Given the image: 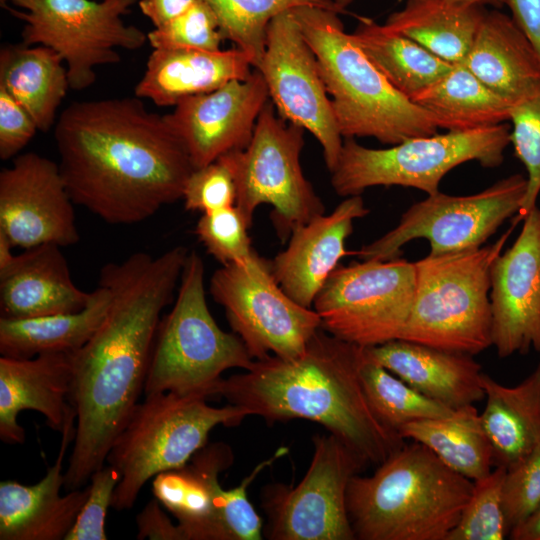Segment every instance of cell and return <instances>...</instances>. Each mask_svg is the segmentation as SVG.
<instances>
[{"label":"cell","instance_id":"cell-1","mask_svg":"<svg viewBox=\"0 0 540 540\" xmlns=\"http://www.w3.org/2000/svg\"><path fill=\"white\" fill-rule=\"evenodd\" d=\"M183 267L182 254L170 249L156 257L136 252L101 269L99 284L108 288L111 301L100 327L74 352L70 403L76 424L66 491L84 487L105 464L140 402L160 316Z\"/></svg>","mask_w":540,"mask_h":540},{"label":"cell","instance_id":"cell-2","mask_svg":"<svg viewBox=\"0 0 540 540\" xmlns=\"http://www.w3.org/2000/svg\"><path fill=\"white\" fill-rule=\"evenodd\" d=\"M54 138L74 204L109 224L142 222L181 199L195 169L164 115L139 97L73 102Z\"/></svg>","mask_w":540,"mask_h":540},{"label":"cell","instance_id":"cell-3","mask_svg":"<svg viewBox=\"0 0 540 540\" xmlns=\"http://www.w3.org/2000/svg\"><path fill=\"white\" fill-rule=\"evenodd\" d=\"M361 353V346L320 328L299 356L254 360L245 372L223 378L215 396L267 422H316L377 467L405 441L372 411L359 375Z\"/></svg>","mask_w":540,"mask_h":540},{"label":"cell","instance_id":"cell-4","mask_svg":"<svg viewBox=\"0 0 540 540\" xmlns=\"http://www.w3.org/2000/svg\"><path fill=\"white\" fill-rule=\"evenodd\" d=\"M473 481L421 443H404L371 476L352 477L347 511L358 540H446Z\"/></svg>","mask_w":540,"mask_h":540},{"label":"cell","instance_id":"cell-5","mask_svg":"<svg viewBox=\"0 0 540 540\" xmlns=\"http://www.w3.org/2000/svg\"><path fill=\"white\" fill-rule=\"evenodd\" d=\"M292 12L317 58L343 138L394 145L437 133L432 114L390 84L346 33L339 13L316 7Z\"/></svg>","mask_w":540,"mask_h":540},{"label":"cell","instance_id":"cell-6","mask_svg":"<svg viewBox=\"0 0 540 540\" xmlns=\"http://www.w3.org/2000/svg\"><path fill=\"white\" fill-rule=\"evenodd\" d=\"M520 220L490 245L414 262L413 303L400 339L472 356L492 346L490 269Z\"/></svg>","mask_w":540,"mask_h":540},{"label":"cell","instance_id":"cell-7","mask_svg":"<svg viewBox=\"0 0 540 540\" xmlns=\"http://www.w3.org/2000/svg\"><path fill=\"white\" fill-rule=\"evenodd\" d=\"M204 277L202 258L189 252L173 308L157 329L145 396L174 392L209 399L226 370H247L254 362L241 338L223 331L211 315Z\"/></svg>","mask_w":540,"mask_h":540},{"label":"cell","instance_id":"cell-8","mask_svg":"<svg viewBox=\"0 0 540 540\" xmlns=\"http://www.w3.org/2000/svg\"><path fill=\"white\" fill-rule=\"evenodd\" d=\"M200 395L162 392L145 396L132 411L107 455L121 474L111 507L134 506L145 483L184 466L218 425L235 426L250 413L236 405L214 407Z\"/></svg>","mask_w":540,"mask_h":540},{"label":"cell","instance_id":"cell-9","mask_svg":"<svg viewBox=\"0 0 540 540\" xmlns=\"http://www.w3.org/2000/svg\"><path fill=\"white\" fill-rule=\"evenodd\" d=\"M509 144L510 126L504 123L413 137L382 149L345 138L330 171L331 185L342 197L361 195L374 186L409 187L432 195L439 192L443 177L463 163L500 166Z\"/></svg>","mask_w":540,"mask_h":540},{"label":"cell","instance_id":"cell-10","mask_svg":"<svg viewBox=\"0 0 540 540\" xmlns=\"http://www.w3.org/2000/svg\"><path fill=\"white\" fill-rule=\"evenodd\" d=\"M304 129L284 120L269 100L248 146L222 156L235 179L236 203L249 227L261 204L273 207L270 218L279 239L325 213V206L305 177L300 156Z\"/></svg>","mask_w":540,"mask_h":540},{"label":"cell","instance_id":"cell-11","mask_svg":"<svg viewBox=\"0 0 540 540\" xmlns=\"http://www.w3.org/2000/svg\"><path fill=\"white\" fill-rule=\"evenodd\" d=\"M135 0H14L8 10L24 22L23 43L43 45L63 59L70 89L83 90L95 69L120 61L118 49L136 50L147 34L123 16Z\"/></svg>","mask_w":540,"mask_h":540},{"label":"cell","instance_id":"cell-12","mask_svg":"<svg viewBox=\"0 0 540 540\" xmlns=\"http://www.w3.org/2000/svg\"><path fill=\"white\" fill-rule=\"evenodd\" d=\"M415 266L401 258L339 265L313 309L327 333L361 347L400 339L414 297Z\"/></svg>","mask_w":540,"mask_h":540},{"label":"cell","instance_id":"cell-13","mask_svg":"<svg viewBox=\"0 0 540 540\" xmlns=\"http://www.w3.org/2000/svg\"><path fill=\"white\" fill-rule=\"evenodd\" d=\"M526 187V177L517 173L471 195L440 191L427 195L411 205L393 229L353 255L361 260L395 259L401 248L415 239H426L431 255L481 247L507 219L520 212Z\"/></svg>","mask_w":540,"mask_h":540},{"label":"cell","instance_id":"cell-14","mask_svg":"<svg viewBox=\"0 0 540 540\" xmlns=\"http://www.w3.org/2000/svg\"><path fill=\"white\" fill-rule=\"evenodd\" d=\"M209 291L254 360L295 358L321 328L318 313L294 301L276 281L271 262L258 254L247 264L222 265Z\"/></svg>","mask_w":540,"mask_h":540},{"label":"cell","instance_id":"cell-15","mask_svg":"<svg viewBox=\"0 0 540 540\" xmlns=\"http://www.w3.org/2000/svg\"><path fill=\"white\" fill-rule=\"evenodd\" d=\"M310 466L298 485L270 486L263 506L267 537L273 540H355L347 511V489L368 465L332 434L316 435Z\"/></svg>","mask_w":540,"mask_h":540},{"label":"cell","instance_id":"cell-16","mask_svg":"<svg viewBox=\"0 0 540 540\" xmlns=\"http://www.w3.org/2000/svg\"><path fill=\"white\" fill-rule=\"evenodd\" d=\"M255 69L263 76L279 116L316 138L326 167L332 171L343 137L317 58L292 11L279 14L269 23L265 51Z\"/></svg>","mask_w":540,"mask_h":540},{"label":"cell","instance_id":"cell-17","mask_svg":"<svg viewBox=\"0 0 540 540\" xmlns=\"http://www.w3.org/2000/svg\"><path fill=\"white\" fill-rule=\"evenodd\" d=\"M73 204L58 163L47 157L24 153L0 172V233L14 247L77 243Z\"/></svg>","mask_w":540,"mask_h":540},{"label":"cell","instance_id":"cell-18","mask_svg":"<svg viewBox=\"0 0 540 540\" xmlns=\"http://www.w3.org/2000/svg\"><path fill=\"white\" fill-rule=\"evenodd\" d=\"M269 100L263 76L253 69L246 79L181 100L164 118L196 169L245 149Z\"/></svg>","mask_w":540,"mask_h":540},{"label":"cell","instance_id":"cell-19","mask_svg":"<svg viewBox=\"0 0 540 540\" xmlns=\"http://www.w3.org/2000/svg\"><path fill=\"white\" fill-rule=\"evenodd\" d=\"M492 345L501 358L540 353V208L523 218L522 229L490 269Z\"/></svg>","mask_w":540,"mask_h":540},{"label":"cell","instance_id":"cell-20","mask_svg":"<svg viewBox=\"0 0 540 540\" xmlns=\"http://www.w3.org/2000/svg\"><path fill=\"white\" fill-rule=\"evenodd\" d=\"M369 213L361 195L346 197L329 214L323 213L297 227L287 247L271 262L282 289L298 304L311 308L342 258L353 255L345 243L353 223Z\"/></svg>","mask_w":540,"mask_h":540},{"label":"cell","instance_id":"cell-21","mask_svg":"<svg viewBox=\"0 0 540 540\" xmlns=\"http://www.w3.org/2000/svg\"><path fill=\"white\" fill-rule=\"evenodd\" d=\"M74 352H45L32 358H0V438L8 444L25 441L17 417L34 410L47 425L62 432L76 415L70 403Z\"/></svg>","mask_w":540,"mask_h":540},{"label":"cell","instance_id":"cell-22","mask_svg":"<svg viewBox=\"0 0 540 540\" xmlns=\"http://www.w3.org/2000/svg\"><path fill=\"white\" fill-rule=\"evenodd\" d=\"M76 415L61 432L57 458L45 476L33 485L17 481L0 482V540H65L89 493V486L64 487L65 454L75 437Z\"/></svg>","mask_w":540,"mask_h":540},{"label":"cell","instance_id":"cell-23","mask_svg":"<svg viewBox=\"0 0 540 540\" xmlns=\"http://www.w3.org/2000/svg\"><path fill=\"white\" fill-rule=\"evenodd\" d=\"M233 459L226 443L206 444L184 466L154 477L153 494L176 518L184 540H227V493L219 475L232 465Z\"/></svg>","mask_w":540,"mask_h":540},{"label":"cell","instance_id":"cell-24","mask_svg":"<svg viewBox=\"0 0 540 540\" xmlns=\"http://www.w3.org/2000/svg\"><path fill=\"white\" fill-rule=\"evenodd\" d=\"M92 292L79 289L68 262L55 244H43L16 254L0 269L1 317L24 319L79 311Z\"/></svg>","mask_w":540,"mask_h":540},{"label":"cell","instance_id":"cell-25","mask_svg":"<svg viewBox=\"0 0 540 540\" xmlns=\"http://www.w3.org/2000/svg\"><path fill=\"white\" fill-rule=\"evenodd\" d=\"M366 350L376 362L414 389L451 409L485 398L481 365L472 355L403 339Z\"/></svg>","mask_w":540,"mask_h":540},{"label":"cell","instance_id":"cell-26","mask_svg":"<svg viewBox=\"0 0 540 540\" xmlns=\"http://www.w3.org/2000/svg\"><path fill=\"white\" fill-rule=\"evenodd\" d=\"M481 82L513 105L540 91V55L511 16L486 11L463 60Z\"/></svg>","mask_w":540,"mask_h":540},{"label":"cell","instance_id":"cell-27","mask_svg":"<svg viewBox=\"0 0 540 540\" xmlns=\"http://www.w3.org/2000/svg\"><path fill=\"white\" fill-rule=\"evenodd\" d=\"M253 65L240 49H153L135 95L158 106L212 92L233 80L248 78ZM254 69V68H253Z\"/></svg>","mask_w":540,"mask_h":540},{"label":"cell","instance_id":"cell-28","mask_svg":"<svg viewBox=\"0 0 540 540\" xmlns=\"http://www.w3.org/2000/svg\"><path fill=\"white\" fill-rule=\"evenodd\" d=\"M486 404L481 421L495 466L509 469L540 445V363L520 383L505 386L482 374Z\"/></svg>","mask_w":540,"mask_h":540},{"label":"cell","instance_id":"cell-29","mask_svg":"<svg viewBox=\"0 0 540 540\" xmlns=\"http://www.w3.org/2000/svg\"><path fill=\"white\" fill-rule=\"evenodd\" d=\"M0 87L46 132L70 88L66 65L53 49L43 45H9L0 51Z\"/></svg>","mask_w":540,"mask_h":540},{"label":"cell","instance_id":"cell-30","mask_svg":"<svg viewBox=\"0 0 540 540\" xmlns=\"http://www.w3.org/2000/svg\"><path fill=\"white\" fill-rule=\"evenodd\" d=\"M110 301L108 288L99 284L89 303L79 311L24 319L1 317V356L32 358L45 352L80 349L104 321Z\"/></svg>","mask_w":540,"mask_h":540},{"label":"cell","instance_id":"cell-31","mask_svg":"<svg viewBox=\"0 0 540 540\" xmlns=\"http://www.w3.org/2000/svg\"><path fill=\"white\" fill-rule=\"evenodd\" d=\"M485 12L456 0H407L384 26L455 65L465 59Z\"/></svg>","mask_w":540,"mask_h":540},{"label":"cell","instance_id":"cell-32","mask_svg":"<svg viewBox=\"0 0 540 540\" xmlns=\"http://www.w3.org/2000/svg\"><path fill=\"white\" fill-rule=\"evenodd\" d=\"M410 100L427 110L438 127L466 131L509 120L512 104L481 82L467 67L455 64Z\"/></svg>","mask_w":540,"mask_h":540},{"label":"cell","instance_id":"cell-33","mask_svg":"<svg viewBox=\"0 0 540 540\" xmlns=\"http://www.w3.org/2000/svg\"><path fill=\"white\" fill-rule=\"evenodd\" d=\"M399 435L423 444L445 465L472 481L486 476L495 466L491 442L474 404L454 409L445 417L408 423Z\"/></svg>","mask_w":540,"mask_h":540},{"label":"cell","instance_id":"cell-34","mask_svg":"<svg viewBox=\"0 0 540 540\" xmlns=\"http://www.w3.org/2000/svg\"><path fill=\"white\" fill-rule=\"evenodd\" d=\"M351 35L390 84L409 99L453 67L414 40L367 17H358Z\"/></svg>","mask_w":540,"mask_h":540},{"label":"cell","instance_id":"cell-35","mask_svg":"<svg viewBox=\"0 0 540 540\" xmlns=\"http://www.w3.org/2000/svg\"><path fill=\"white\" fill-rule=\"evenodd\" d=\"M359 375L375 416L397 434L408 423L445 417L454 410L425 396L387 370L368 354L366 347H362Z\"/></svg>","mask_w":540,"mask_h":540},{"label":"cell","instance_id":"cell-36","mask_svg":"<svg viewBox=\"0 0 540 540\" xmlns=\"http://www.w3.org/2000/svg\"><path fill=\"white\" fill-rule=\"evenodd\" d=\"M215 13L223 39H228L250 59L261 62L267 27L281 13L300 7H316L344 13L333 0H203Z\"/></svg>","mask_w":540,"mask_h":540},{"label":"cell","instance_id":"cell-37","mask_svg":"<svg viewBox=\"0 0 540 540\" xmlns=\"http://www.w3.org/2000/svg\"><path fill=\"white\" fill-rule=\"evenodd\" d=\"M506 471L504 466H495L473 481L471 496L446 540H503L509 536L502 498Z\"/></svg>","mask_w":540,"mask_h":540},{"label":"cell","instance_id":"cell-38","mask_svg":"<svg viewBox=\"0 0 540 540\" xmlns=\"http://www.w3.org/2000/svg\"><path fill=\"white\" fill-rule=\"evenodd\" d=\"M249 228L242 213L234 205L202 214L196 224L195 233L207 252L221 265H242L257 255L248 235Z\"/></svg>","mask_w":540,"mask_h":540},{"label":"cell","instance_id":"cell-39","mask_svg":"<svg viewBox=\"0 0 540 540\" xmlns=\"http://www.w3.org/2000/svg\"><path fill=\"white\" fill-rule=\"evenodd\" d=\"M509 120L510 143L527 172L526 193L518 213L523 219L537 206L540 194V91L513 105Z\"/></svg>","mask_w":540,"mask_h":540},{"label":"cell","instance_id":"cell-40","mask_svg":"<svg viewBox=\"0 0 540 540\" xmlns=\"http://www.w3.org/2000/svg\"><path fill=\"white\" fill-rule=\"evenodd\" d=\"M223 37L217 17L203 0H197L184 13L147 34L153 49H221Z\"/></svg>","mask_w":540,"mask_h":540},{"label":"cell","instance_id":"cell-41","mask_svg":"<svg viewBox=\"0 0 540 540\" xmlns=\"http://www.w3.org/2000/svg\"><path fill=\"white\" fill-rule=\"evenodd\" d=\"M182 199L186 210L202 214L234 206L236 185L227 161L220 157L194 169L186 181Z\"/></svg>","mask_w":540,"mask_h":540},{"label":"cell","instance_id":"cell-42","mask_svg":"<svg viewBox=\"0 0 540 540\" xmlns=\"http://www.w3.org/2000/svg\"><path fill=\"white\" fill-rule=\"evenodd\" d=\"M502 498L510 534L540 507V445L507 469Z\"/></svg>","mask_w":540,"mask_h":540},{"label":"cell","instance_id":"cell-43","mask_svg":"<svg viewBox=\"0 0 540 540\" xmlns=\"http://www.w3.org/2000/svg\"><path fill=\"white\" fill-rule=\"evenodd\" d=\"M120 479V472L108 463L91 475L88 496L65 540H106L108 538L105 532V520Z\"/></svg>","mask_w":540,"mask_h":540},{"label":"cell","instance_id":"cell-44","mask_svg":"<svg viewBox=\"0 0 540 540\" xmlns=\"http://www.w3.org/2000/svg\"><path fill=\"white\" fill-rule=\"evenodd\" d=\"M286 452L287 448H279L269 459L259 463L238 486L226 490L224 525L227 540L262 539V520L248 499L247 489L258 474Z\"/></svg>","mask_w":540,"mask_h":540},{"label":"cell","instance_id":"cell-45","mask_svg":"<svg viewBox=\"0 0 540 540\" xmlns=\"http://www.w3.org/2000/svg\"><path fill=\"white\" fill-rule=\"evenodd\" d=\"M37 130L27 111L0 87V158L8 160L15 157Z\"/></svg>","mask_w":540,"mask_h":540},{"label":"cell","instance_id":"cell-46","mask_svg":"<svg viewBox=\"0 0 540 540\" xmlns=\"http://www.w3.org/2000/svg\"><path fill=\"white\" fill-rule=\"evenodd\" d=\"M136 523L139 540H184L177 523L171 521L156 498L137 515Z\"/></svg>","mask_w":540,"mask_h":540},{"label":"cell","instance_id":"cell-47","mask_svg":"<svg viewBox=\"0 0 540 540\" xmlns=\"http://www.w3.org/2000/svg\"><path fill=\"white\" fill-rule=\"evenodd\" d=\"M505 5L540 55V0H505Z\"/></svg>","mask_w":540,"mask_h":540},{"label":"cell","instance_id":"cell-48","mask_svg":"<svg viewBox=\"0 0 540 540\" xmlns=\"http://www.w3.org/2000/svg\"><path fill=\"white\" fill-rule=\"evenodd\" d=\"M197 0H139L141 12L152 22L154 28L175 19Z\"/></svg>","mask_w":540,"mask_h":540},{"label":"cell","instance_id":"cell-49","mask_svg":"<svg viewBox=\"0 0 540 540\" xmlns=\"http://www.w3.org/2000/svg\"><path fill=\"white\" fill-rule=\"evenodd\" d=\"M512 540H540V507L520 526L513 529Z\"/></svg>","mask_w":540,"mask_h":540},{"label":"cell","instance_id":"cell-50","mask_svg":"<svg viewBox=\"0 0 540 540\" xmlns=\"http://www.w3.org/2000/svg\"><path fill=\"white\" fill-rule=\"evenodd\" d=\"M466 4L478 5V6H492L495 9L501 8L505 5V0H456Z\"/></svg>","mask_w":540,"mask_h":540},{"label":"cell","instance_id":"cell-51","mask_svg":"<svg viewBox=\"0 0 540 540\" xmlns=\"http://www.w3.org/2000/svg\"><path fill=\"white\" fill-rule=\"evenodd\" d=\"M335 4L345 12V9L352 3L353 0H333Z\"/></svg>","mask_w":540,"mask_h":540},{"label":"cell","instance_id":"cell-52","mask_svg":"<svg viewBox=\"0 0 540 540\" xmlns=\"http://www.w3.org/2000/svg\"><path fill=\"white\" fill-rule=\"evenodd\" d=\"M14 0H0L2 6H6L8 2H13Z\"/></svg>","mask_w":540,"mask_h":540}]
</instances>
